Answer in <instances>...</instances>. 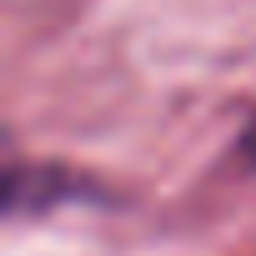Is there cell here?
<instances>
[{"label":"cell","mask_w":256,"mask_h":256,"mask_svg":"<svg viewBox=\"0 0 256 256\" xmlns=\"http://www.w3.org/2000/svg\"><path fill=\"white\" fill-rule=\"evenodd\" d=\"M236 151H241V161L256 171V116L246 120V131H241V141H236Z\"/></svg>","instance_id":"1"}]
</instances>
